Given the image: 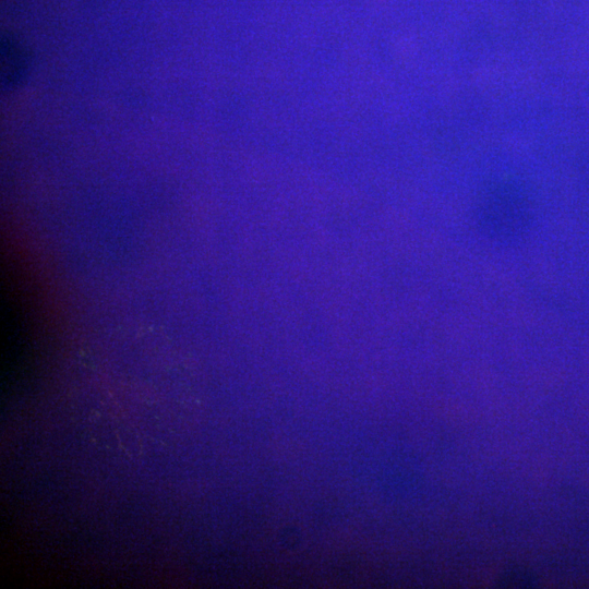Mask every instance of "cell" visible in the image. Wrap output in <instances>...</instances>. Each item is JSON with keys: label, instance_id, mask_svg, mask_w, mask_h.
<instances>
[{"label": "cell", "instance_id": "cell-1", "mask_svg": "<svg viewBox=\"0 0 589 589\" xmlns=\"http://www.w3.org/2000/svg\"><path fill=\"white\" fill-rule=\"evenodd\" d=\"M0 62L2 92H11L25 82L31 70V53L21 40L7 34L1 37Z\"/></svg>", "mask_w": 589, "mask_h": 589}]
</instances>
